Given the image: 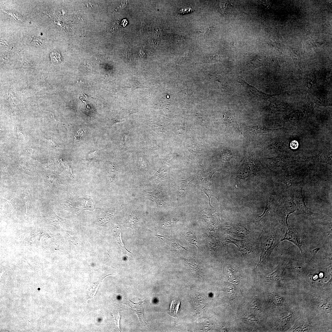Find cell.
<instances>
[{"instance_id":"2e32d148","label":"cell","mask_w":332,"mask_h":332,"mask_svg":"<svg viewBox=\"0 0 332 332\" xmlns=\"http://www.w3.org/2000/svg\"><path fill=\"white\" fill-rule=\"evenodd\" d=\"M78 132L77 133V135H76V136H75V140H77L78 139L80 138H81V136L83 134V131H81V132H79V131H78Z\"/></svg>"},{"instance_id":"9a60e30c","label":"cell","mask_w":332,"mask_h":332,"mask_svg":"<svg viewBox=\"0 0 332 332\" xmlns=\"http://www.w3.org/2000/svg\"><path fill=\"white\" fill-rule=\"evenodd\" d=\"M319 250L320 248H319L318 247L315 248L311 251L310 253L312 255L314 256L316 255Z\"/></svg>"},{"instance_id":"4fadbf2b","label":"cell","mask_w":332,"mask_h":332,"mask_svg":"<svg viewBox=\"0 0 332 332\" xmlns=\"http://www.w3.org/2000/svg\"><path fill=\"white\" fill-rule=\"evenodd\" d=\"M244 318L246 320L251 322H256L257 319L255 316L252 315L246 314L244 315Z\"/></svg>"},{"instance_id":"6da1fadb","label":"cell","mask_w":332,"mask_h":332,"mask_svg":"<svg viewBox=\"0 0 332 332\" xmlns=\"http://www.w3.org/2000/svg\"><path fill=\"white\" fill-rule=\"evenodd\" d=\"M305 176L302 175L296 174H283L280 176L277 181L281 182L286 185L287 188L302 187L308 182Z\"/></svg>"},{"instance_id":"52a82bcc","label":"cell","mask_w":332,"mask_h":332,"mask_svg":"<svg viewBox=\"0 0 332 332\" xmlns=\"http://www.w3.org/2000/svg\"><path fill=\"white\" fill-rule=\"evenodd\" d=\"M232 8V6L229 2L222 1L219 4V10L222 14L225 15L230 13Z\"/></svg>"},{"instance_id":"7a4b0ae2","label":"cell","mask_w":332,"mask_h":332,"mask_svg":"<svg viewBox=\"0 0 332 332\" xmlns=\"http://www.w3.org/2000/svg\"><path fill=\"white\" fill-rule=\"evenodd\" d=\"M296 210V206L294 202L293 193H290L285 195L281 203L280 211L284 223L287 227L289 226L287 219L290 214Z\"/></svg>"},{"instance_id":"277c9868","label":"cell","mask_w":332,"mask_h":332,"mask_svg":"<svg viewBox=\"0 0 332 332\" xmlns=\"http://www.w3.org/2000/svg\"><path fill=\"white\" fill-rule=\"evenodd\" d=\"M298 234L295 228L291 227L289 226L287 227V229L285 236L281 240H287L292 242L298 247L302 255V242L298 236Z\"/></svg>"},{"instance_id":"9c48e42d","label":"cell","mask_w":332,"mask_h":332,"mask_svg":"<svg viewBox=\"0 0 332 332\" xmlns=\"http://www.w3.org/2000/svg\"><path fill=\"white\" fill-rule=\"evenodd\" d=\"M170 310V314L175 317L178 315V310L180 304V302L176 300L172 301Z\"/></svg>"},{"instance_id":"ba28073f","label":"cell","mask_w":332,"mask_h":332,"mask_svg":"<svg viewBox=\"0 0 332 332\" xmlns=\"http://www.w3.org/2000/svg\"><path fill=\"white\" fill-rule=\"evenodd\" d=\"M226 115L225 119L227 125L231 128V129L233 128L239 130V127L234 116L230 113H227Z\"/></svg>"},{"instance_id":"3957f363","label":"cell","mask_w":332,"mask_h":332,"mask_svg":"<svg viewBox=\"0 0 332 332\" xmlns=\"http://www.w3.org/2000/svg\"><path fill=\"white\" fill-rule=\"evenodd\" d=\"M302 187L295 188L293 193L294 200L296 206V213L306 215H311L313 213L307 207L302 192Z\"/></svg>"},{"instance_id":"5bb4252c","label":"cell","mask_w":332,"mask_h":332,"mask_svg":"<svg viewBox=\"0 0 332 332\" xmlns=\"http://www.w3.org/2000/svg\"><path fill=\"white\" fill-rule=\"evenodd\" d=\"M298 142L295 140L293 141L290 144V146L293 149H296L298 147Z\"/></svg>"},{"instance_id":"8fae6325","label":"cell","mask_w":332,"mask_h":332,"mask_svg":"<svg viewBox=\"0 0 332 332\" xmlns=\"http://www.w3.org/2000/svg\"><path fill=\"white\" fill-rule=\"evenodd\" d=\"M52 61L54 62L58 63L61 61V55L56 52H53L50 54Z\"/></svg>"},{"instance_id":"8992f818","label":"cell","mask_w":332,"mask_h":332,"mask_svg":"<svg viewBox=\"0 0 332 332\" xmlns=\"http://www.w3.org/2000/svg\"><path fill=\"white\" fill-rule=\"evenodd\" d=\"M276 241L275 236L274 235L271 236L266 240L263 244L260 261L262 259L263 261L266 256L271 252L276 244Z\"/></svg>"},{"instance_id":"7c38bea8","label":"cell","mask_w":332,"mask_h":332,"mask_svg":"<svg viewBox=\"0 0 332 332\" xmlns=\"http://www.w3.org/2000/svg\"><path fill=\"white\" fill-rule=\"evenodd\" d=\"M132 83L133 88L132 91L134 90L136 88H144V87L141 84L139 83L138 81L132 79Z\"/></svg>"},{"instance_id":"5b68a950","label":"cell","mask_w":332,"mask_h":332,"mask_svg":"<svg viewBox=\"0 0 332 332\" xmlns=\"http://www.w3.org/2000/svg\"><path fill=\"white\" fill-rule=\"evenodd\" d=\"M237 81L242 85L246 90L259 98L266 99L276 95L269 94L263 92L255 87L251 85L240 78H239Z\"/></svg>"},{"instance_id":"30bf717a","label":"cell","mask_w":332,"mask_h":332,"mask_svg":"<svg viewBox=\"0 0 332 332\" xmlns=\"http://www.w3.org/2000/svg\"><path fill=\"white\" fill-rule=\"evenodd\" d=\"M137 220L138 219L136 215L132 214L127 217L126 225L127 226L132 228Z\"/></svg>"}]
</instances>
